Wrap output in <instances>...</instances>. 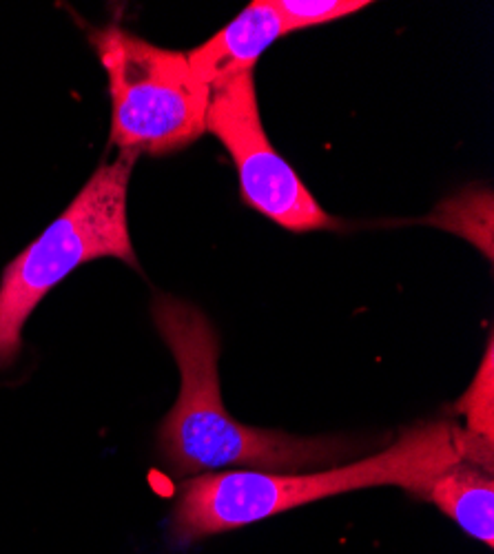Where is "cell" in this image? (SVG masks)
<instances>
[{"mask_svg":"<svg viewBox=\"0 0 494 554\" xmlns=\"http://www.w3.org/2000/svg\"><path fill=\"white\" fill-rule=\"evenodd\" d=\"M137 155L102 164L67 211L12 260L0 277V370L23 348V326L34 309L85 262L117 257L137 266L126 220V191Z\"/></svg>","mask_w":494,"mask_h":554,"instance_id":"obj_3","label":"cell"},{"mask_svg":"<svg viewBox=\"0 0 494 554\" xmlns=\"http://www.w3.org/2000/svg\"><path fill=\"white\" fill-rule=\"evenodd\" d=\"M206 131L229 149L240 173V191L246 206L295 233L337 226V220L322 209L291 164L269 142L260 118L253 71L211 89Z\"/></svg>","mask_w":494,"mask_h":554,"instance_id":"obj_5","label":"cell"},{"mask_svg":"<svg viewBox=\"0 0 494 554\" xmlns=\"http://www.w3.org/2000/svg\"><path fill=\"white\" fill-rule=\"evenodd\" d=\"M275 12L280 14L284 32L324 25L348 14L370 7L368 0H273Z\"/></svg>","mask_w":494,"mask_h":554,"instance_id":"obj_10","label":"cell"},{"mask_svg":"<svg viewBox=\"0 0 494 554\" xmlns=\"http://www.w3.org/2000/svg\"><path fill=\"white\" fill-rule=\"evenodd\" d=\"M284 34L282 18L275 12L273 0H255L222 32L193 49L186 60L193 74L213 89L235 76L253 71L260 56Z\"/></svg>","mask_w":494,"mask_h":554,"instance_id":"obj_6","label":"cell"},{"mask_svg":"<svg viewBox=\"0 0 494 554\" xmlns=\"http://www.w3.org/2000/svg\"><path fill=\"white\" fill-rule=\"evenodd\" d=\"M494 443L474 437L452 421H432L406 430L388 450L324 472L224 470L182 483L171 514V539L177 546L350 490L397 486L417 497L439 472L457 461L492 472Z\"/></svg>","mask_w":494,"mask_h":554,"instance_id":"obj_1","label":"cell"},{"mask_svg":"<svg viewBox=\"0 0 494 554\" xmlns=\"http://www.w3.org/2000/svg\"><path fill=\"white\" fill-rule=\"evenodd\" d=\"M89 38L109 78L111 144L120 153L166 155L206 133L211 87L193 74L184 54L115 25Z\"/></svg>","mask_w":494,"mask_h":554,"instance_id":"obj_4","label":"cell"},{"mask_svg":"<svg viewBox=\"0 0 494 554\" xmlns=\"http://www.w3.org/2000/svg\"><path fill=\"white\" fill-rule=\"evenodd\" d=\"M446 517L472 539L494 546V481L477 463L457 461L439 472L423 492Z\"/></svg>","mask_w":494,"mask_h":554,"instance_id":"obj_7","label":"cell"},{"mask_svg":"<svg viewBox=\"0 0 494 554\" xmlns=\"http://www.w3.org/2000/svg\"><path fill=\"white\" fill-rule=\"evenodd\" d=\"M441 229L468 237L483 249L492 260V193L490 191H461L457 197L446 200L428 220Z\"/></svg>","mask_w":494,"mask_h":554,"instance_id":"obj_8","label":"cell"},{"mask_svg":"<svg viewBox=\"0 0 494 554\" xmlns=\"http://www.w3.org/2000/svg\"><path fill=\"white\" fill-rule=\"evenodd\" d=\"M151 315L180 368V395L164 417L157 446L175 474L260 470L295 472L348 457L339 437H295L244 426L226 412L220 392V342L213 324L193 304L155 293Z\"/></svg>","mask_w":494,"mask_h":554,"instance_id":"obj_2","label":"cell"},{"mask_svg":"<svg viewBox=\"0 0 494 554\" xmlns=\"http://www.w3.org/2000/svg\"><path fill=\"white\" fill-rule=\"evenodd\" d=\"M457 410L466 417V430L474 437L494 443V362H492V337L488 342L486 357L470 388L463 392Z\"/></svg>","mask_w":494,"mask_h":554,"instance_id":"obj_9","label":"cell"}]
</instances>
